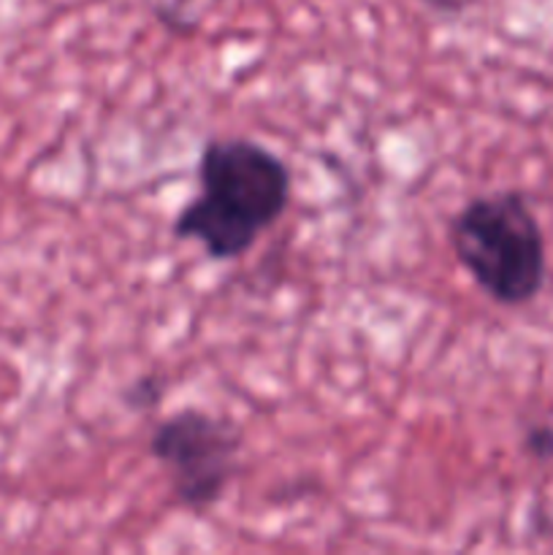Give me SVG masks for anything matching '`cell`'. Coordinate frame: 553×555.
I'll return each mask as SVG.
<instances>
[{
  "mask_svg": "<svg viewBox=\"0 0 553 555\" xmlns=\"http://www.w3.org/2000/svg\"><path fill=\"white\" fill-rule=\"evenodd\" d=\"M417 3L426 11H432V14L445 16V20H459L466 11L475 9L480 0H417Z\"/></svg>",
  "mask_w": 553,
  "mask_h": 555,
  "instance_id": "6",
  "label": "cell"
},
{
  "mask_svg": "<svg viewBox=\"0 0 553 555\" xmlns=\"http://www.w3.org/2000/svg\"><path fill=\"white\" fill-rule=\"evenodd\" d=\"M520 450H524L535 464H553V423H526L524 431H520Z\"/></svg>",
  "mask_w": 553,
  "mask_h": 555,
  "instance_id": "4",
  "label": "cell"
},
{
  "mask_svg": "<svg viewBox=\"0 0 553 555\" xmlns=\"http://www.w3.org/2000/svg\"><path fill=\"white\" fill-rule=\"evenodd\" d=\"M448 244L477 291L497 307H529L545 291L548 238L524 190L472 195L450 217Z\"/></svg>",
  "mask_w": 553,
  "mask_h": 555,
  "instance_id": "2",
  "label": "cell"
},
{
  "mask_svg": "<svg viewBox=\"0 0 553 555\" xmlns=\"http://www.w3.org/2000/svg\"><path fill=\"white\" fill-rule=\"evenodd\" d=\"M198 195L177 211L171 236L193 242L215 263L244 258L285 217L293 195L287 163L263 141L215 135L195 163Z\"/></svg>",
  "mask_w": 553,
  "mask_h": 555,
  "instance_id": "1",
  "label": "cell"
},
{
  "mask_svg": "<svg viewBox=\"0 0 553 555\" xmlns=\"http://www.w3.org/2000/svg\"><path fill=\"white\" fill-rule=\"evenodd\" d=\"M163 396H166V379L157 374H144L125 388L123 401L128 410H152L160 404Z\"/></svg>",
  "mask_w": 553,
  "mask_h": 555,
  "instance_id": "5",
  "label": "cell"
},
{
  "mask_svg": "<svg viewBox=\"0 0 553 555\" xmlns=\"http://www.w3.org/2000/svg\"><path fill=\"white\" fill-rule=\"evenodd\" d=\"M244 437L236 423L182 406L160 417L146 439V453L168 477L177 507L193 515L215 509L242 472Z\"/></svg>",
  "mask_w": 553,
  "mask_h": 555,
  "instance_id": "3",
  "label": "cell"
}]
</instances>
